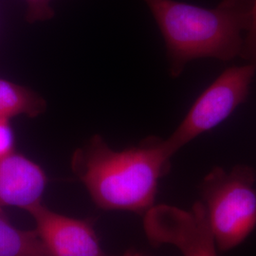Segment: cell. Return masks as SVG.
Returning <instances> with one entry per match:
<instances>
[{
  "label": "cell",
  "mask_w": 256,
  "mask_h": 256,
  "mask_svg": "<svg viewBox=\"0 0 256 256\" xmlns=\"http://www.w3.org/2000/svg\"><path fill=\"white\" fill-rule=\"evenodd\" d=\"M14 152V134L10 119L0 117V158Z\"/></svg>",
  "instance_id": "12"
},
{
  "label": "cell",
  "mask_w": 256,
  "mask_h": 256,
  "mask_svg": "<svg viewBox=\"0 0 256 256\" xmlns=\"http://www.w3.org/2000/svg\"><path fill=\"white\" fill-rule=\"evenodd\" d=\"M240 57L256 68V0H254L250 22L245 36Z\"/></svg>",
  "instance_id": "10"
},
{
  "label": "cell",
  "mask_w": 256,
  "mask_h": 256,
  "mask_svg": "<svg viewBox=\"0 0 256 256\" xmlns=\"http://www.w3.org/2000/svg\"><path fill=\"white\" fill-rule=\"evenodd\" d=\"M256 68L252 64L230 66L224 70L194 102L174 133L164 140L174 156L192 140L218 126L246 101Z\"/></svg>",
  "instance_id": "4"
},
{
  "label": "cell",
  "mask_w": 256,
  "mask_h": 256,
  "mask_svg": "<svg viewBox=\"0 0 256 256\" xmlns=\"http://www.w3.org/2000/svg\"><path fill=\"white\" fill-rule=\"evenodd\" d=\"M52 0H26L28 5L27 20L30 23L52 18L54 10L50 3Z\"/></svg>",
  "instance_id": "11"
},
{
  "label": "cell",
  "mask_w": 256,
  "mask_h": 256,
  "mask_svg": "<svg viewBox=\"0 0 256 256\" xmlns=\"http://www.w3.org/2000/svg\"><path fill=\"white\" fill-rule=\"evenodd\" d=\"M144 1L164 37L172 77L194 60L240 57L254 0H222L210 9L176 0Z\"/></svg>",
  "instance_id": "2"
},
{
  "label": "cell",
  "mask_w": 256,
  "mask_h": 256,
  "mask_svg": "<svg viewBox=\"0 0 256 256\" xmlns=\"http://www.w3.org/2000/svg\"><path fill=\"white\" fill-rule=\"evenodd\" d=\"M172 158L158 138L115 151L95 135L74 152L72 168L101 209L144 214L155 206L160 180Z\"/></svg>",
  "instance_id": "1"
},
{
  "label": "cell",
  "mask_w": 256,
  "mask_h": 256,
  "mask_svg": "<svg viewBox=\"0 0 256 256\" xmlns=\"http://www.w3.org/2000/svg\"><path fill=\"white\" fill-rule=\"evenodd\" d=\"M46 101L32 90L0 78V117L25 115L36 118L46 110Z\"/></svg>",
  "instance_id": "8"
},
{
  "label": "cell",
  "mask_w": 256,
  "mask_h": 256,
  "mask_svg": "<svg viewBox=\"0 0 256 256\" xmlns=\"http://www.w3.org/2000/svg\"><path fill=\"white\" fill-rule=\"evenodd\" d=\"M122 256H147L146 254H142V252H136V250H128L126 252H124V254Z\"/></svg>",
  "instance_id": "13"
},
{
  "label": "cell",
  "mask_w": 256,
  "mask_h": 256,
  "mask_svg": "<svg viewBox=\"0 0 256 256\" xmlns=\"http://www.w3.org/2000/svg\"><path fill=\"white\" fill-rule=\"evenodd\" d=\"M144 216V230L153 246L172 245L183 256H218L200 200L194 202L191 210L155 205Z\"/></svg>",
  "instance_id": "5"
},
{
  "label": "cell",
  "mask_w": 256,
  "mask_h": 256,
  "mask_svg": "<svg viewBox=\"0 0 256 256\" xmlns=\"http://www.w3.org/2000/svg\"><path fill=\"white\" fill-rule=\"evenodd\" d=\"M256 170L238 164L214 167L200 185V202L218 250L238 247L256 227Z\"/></svg>",
  "instance_id": "3"
},
{
  "label": "cell",
  "mask_w": 256,
  "mask_h": 256,
  "mask_svg": "<svg viewBox=\"0 0 256 256\" xmlns=\"http://www.w3.org/2000/svg\"><path fill=\"white\" fill-rule=\"evenodd\" d=\"M28 212L50 256H106L90 220H76L50 210L38 202Z\"/></svg>",
  "instance_id": "6"
},
{
  "label": "cell",
  "mask_w": 256,
  "mask_h": 256,
  "mask_svg": "<svg viewBox=\"0 0 256 256\" xmlns=\"http://www.w3.org/2000/svg\"><path fill=\"white\" fill-rule=\"evenodd\" d=\"M43 168L18 153L0 158V210L14 206L27 210L38 202L46 185Z\"/></svg>",
  "instance_id": "7"
},
{
  "label": "cell",
  "mask_w": 256,
  "mask_h": 256,
  "mask_svg": "<svg viewBox=\"0 0 256 256\" xmlns=\"http://www.w3.org/2000/svg\"><path fill=\"white\" fill-rule=\"evenodd\" d=\"M0 256H50L34 230L14 226L0 210Z\"/></svg>",
  "instance_id": "9"
}]
</instances>
